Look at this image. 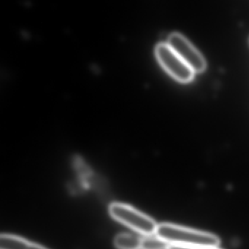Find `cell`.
<instances>
[{"label":"cell","instance_id":"1","mask_svg":"<svg viewBox=\"0 0 249 249\" xmlns=\"http://www.w3.org/2000/svg\"><path fill=\"white\" fill-rule=\"evenodd\" d=\"M155 234L173 246L218 248L220 245L219 238L211 233L167 223L158 224Z\"/></svg>","mask_w":249,"mask_h":249},{"label":"cell","instance_id":"2","mask_svg":"<svg viewBox=\"0 0 249 249\" xmlns=\"http://www.w3.org/2000/svg\"><path fill=\"white\" fill-rule=\"evenodd\" d=\"M110 215L116 221L145 236L155 234L157 223L148 215L127 204L113 202L109 207Z\"/></svg>","mask_w":249,"mask_h":249},{"label":"cell","instance_id":"3","mask_svg":"<svg viewBox=\"0 0 249 249\" xmlns=\"http://www.w3.org/2000/svg\"><path fill=\"white\" fill-rule=\"evenodd\" d=\"M156 56L161 66L173 78L180 82L191 81L194 71L173 50L167 43H160L156 47Z\"/></svg>","mask_w":249,"mask_h":249},{"label":"cell","instance_id":"4","mask_svg":"<svg viewBox=\"0 0 249 249\" xmlns=\"http://www.w3.org/2000/svg\"><path fill=\"white\" fill-rule=\"evenodd\" d=\"M167 44L193 70L194 72L205 71L206 62L203 56L182 35L176 33L170 35Z\"/></svg>","mask_w":249,"mask_h":249},{"label":"cell","instance_id":"5","mask_svg":"<svg viewBox=\"0 0 249 249\" xmlns=\"http://www.w3.org/2000/svg\"><path fill=\"white\" fill-rule=\"evenodd\" d=\"M0 249H47L37 243L29 241L19 236L2 234L0 236Z\"/></svg>","mask_w":249,"mask_h":249},{"label":"cell","instance_id":"6","mask_svg":"<svg viewBox=\"0 0 249 249\" xmlns=\"http://www.w3.org/2000/svg\"><path fill=\"white\" fill-rule=\"evenodd\" d=\"M114 245L118 249H141V239L133 234L121 233L115 237Z\"/></svg>","mask_w":249,"mask_h":249},{"label":"cell","instance_id":"7","mask_svg":"<svg viewBox=\"0 0 249 249\" xmlns=\"http://www.w3.org/2000/svg\"><path fill=\"white\" fill-rule=\"evenodd\" d=\"M170 245L158 236H145L141 239V249H167Z\"/></svg>","mask_w":249,"mask_h":249},{"label":"cell","instance_id":"8","mask_svg":"<svg viewBox=\"0 0 249 249\" xmlns=\"http://www.w3.org/2000/svg\"><path fill=\"white\" fill-rule=\"evenodd\" d=\"M167 249H219L218 248H206V247H183V246H173L170 245Z\"/></svg>","mask_w":249,"mask_h":249}]
</instances>
